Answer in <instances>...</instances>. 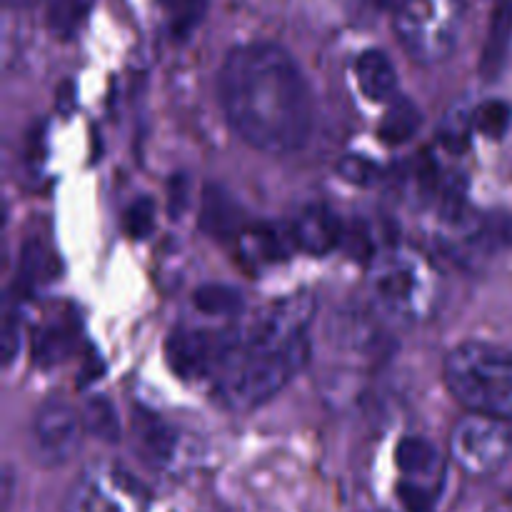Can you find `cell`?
<instances>
[{"label": "cell", "mask_w": 512, "mask_h": 512, "mask_svg": "<svg viewBox=\"0 0 512 512\" xmlns=\"http://www.w3.org/2000/svg\"><path fill=\"white\" fill-rule=\"evenodd\" d=\"M145 485L113 463H95L83 470L65 500V512H148Z\"/></svg>", "instance_id": "52a82bcc"}, {"label": "cell", "mask_w": 512, "mask_h": 512, "mask_svg": "<svg viewBox=\"0 0 512 512\" xmlns=\"http://www.w3.org/2000/svg\"><path fill=\"white\" fill-rule=\"evenodd\" d=\"M390 10L400 45L418 63H440L458 45L465 0H395Z\"/></svg>", "instance_id": "5b68a950"}, {"label": "cell", "mask_w": 512, "mask_h": 512, "mask_svg": "<svg viewBox=\"0 0 512 512\" xmlns=\"http://www.w3.org/2000/svg\"><path fill=\"white\" fill-rule=\"evenodd\" d=\"M470 130L475 128H473V118H470L468 113H450L448 120H445L443 130H440V140H443L450 150L460 153V150L468 145Z\"/></svg>", "instance_id": "cb8c5ba5"}, {"label": "cell", "mask_w": 512, "mask_h": 512, "mask_svg": "<svg viewBox=\"0 0 512 512\" xmlns=\"http://www.w3.org/2000/svg\"><path fill=\"white\" fill-rule=\"evenodd\" d=\"M95 0H50L48 28L55 38L73 40L88 23Z\"/></svg>", "instance_id": "5bb4252c"}, {"label": "cell", "mask_w": 512, "mask_h": 512, "mask_svg": "<svg viewBox=\"0 0 512 512\" xmlns=\"http://www.w3.org/2000/svg\"><path fill=\"white\" fill-rule=\"evenodd\" d=\"M220 105L235 133L268 155L303 148L313 130V93L298 63L275 43L238 45L218 75Z\"/></svg>", "instance_id": "6da1fadb"}, {"label": "cell", "mask_w": 512, "mask_h": 512, "mask_svg": "<svg viewBox=\"0 0 512 512\" xmlns=\"http://www.w3.org/2000/svg\"><path fill=\"white\" fill-rule=\"evenodd\" d=\"M18 345H20V325L15 323L13 313L5 315V325H3V360L10 363L18 353Z\"/></svg>", "instance_id": "484cf974"}, {"label": "cell", "mask_w": 512, "mask_h": 512, "mask_svg": "<svg viewBox=\"0 0 512 512\" xmlns=\"http://www.w3.org/2000/svg\"><path fill=\"white\" fill-rule=\"evenodd\" d=\"M75 340V328L68 323H55L38 333L35 340V360L40 365H53L70 353Z\"/></svg>", "instance_id": "d6986e66"}, {"label": "cell", "mask_w": 512, "mask_h": 512, "mask_svg": "<svg viewBox=\"0 0 512 512\" xmlns=\"http://www.w3.org/2000/svg\"><path fill=\"white\" fill-rule=\"evenodd\" d=\"M420 123H423L420 110L415 108L410 100L395 98L393 105L388 108V113H385L380 133H383V138L388 140V143H405V140L413 138L415 130L420 128Z\"/></svg>", "instance_id": "ac0fdd59"}, {"label": "cell", "mask_w": 512, "mask_h": 512, "mask_svg": "<svg viewBox=\"0 0 512 512\" xmlns=\"http://www.w3.org/2000/svg\"><path fill=\"white\" fill-rule=\"evenodd\" d=\"M450 458L470 478H490L512 460L510 420L468 413L450 433Z\"/></svg>", "instance_id": "8992f818"}, {"label": "cell", "mask_w": 512, "mask_h": 512, "mask_svg": "<svg viewBox=\"0 0 512 512\" xmlns=\"http://www.w3.org/2000/svg\"><path fill=\"white\" fill-rule=\"evenodd\" d=\"M193 305L210 318H230L243 310V295L228 285H203L195 290Z\"/></svg>", "instance_id": "e0dca14e"}, {"label": "cell", "mask_w": 512, "mask_h": 512, "mask_svg": "<svg viewBox=\"0 0 512 512\" xmlns=\"http://www.w3.org/2000/svg\"><path fill=\"white\" fill-rule=\"evenodd\" d=\"M205 230L215 235H230L240 230V210L225 193H208L205 198Z\"/></svg>", "instance_id": "ffe728a7"}, {"label": "cell", "mask_w": 512, "mask_h": 512, "mask_svg": "<svg viewBox=\"0 0 512 512\" xmlns=\"http://www.w3.org/2000/svg\"><path fill=\"white\" fill-rule=\"evenodd\" d=\"M318 303L295 293L260 310L233 333L230 348L215 373L220 403L230 410H253L280 393L310 353L308 330Z\"/></svg>", "instance_id": "7a4b0ae2"}, {"label": "cell", "mask_w": 512, "mask_h": 512, "mask_svg": "<svg viewBox=\"0 0 512 512\" xmlns=\"http://www.w3.org/2000/svg\"><path fill=\"white\" fill-rule=\"evenodd\" d=\"M395 463H398L400 473L418 488H425L428 480L438 478L440 468H443L438 448L430 440L418 438V435H408V438L400 440Z\"/></svg>", "instance_id": "4fadbf2b"}, {"label": "cell", "mask_w": 512, "mask_h": 512, "mask_svg": "<svg viewBox=\"0 0 512 512\" xmlns=\"http://www.w3.org/2000/svg\"><path fill=\"white\" fill-rule=\"evenodd\" d=\"M233 333H205V330H175L168 340V360L180 378L215 375L220 360L230 348Z\"/></svg>", "instance_id": "9c48e42d"}, {"label": "cell", "mask_w": 512, "mask_h": 512, "mask_svg": "<svg viewBox=\"0 0 512 512\" xmlns=\"http://www.w3.org/2000/svg\"><path fill=\"white\" fill-rule=\"evenodd\" d=\"M510 40H512V3H503L498 8V13H495L488 45H485L483 73L488 75V78H495V73L503 68V60L505 55H508Z\"/></svg>", "instance_id": "9a60e30c"}, {"label": "cell", "mask_w": 512, "mask_h": 512, "mask_svg": "<svg viewBox=\"0 0 512 512\" xmlns=\"http://www.w3.org/2000/svg\"><path fill=\"white\" fill-rule=\"evenodd\" d=\"M80 415H83L85 433L95 435L103 443H118L123 430H120V418L108 398H103V395L88 398V403L83 405Z\"/></svg>", "instance_id": "2e32d148"}, {"label": "cell", "mask_w": 512, "mask_h": 512, "mask_svg": "<svg viewBox=\"0 0 512 512\" xmlns=\"http://www.w3.org/2000/svg\"><path fill=\"white\" fill-rule=\"evenodd\" d=\"M510 120L512 110L508 103H503V100H488V103H483L473 113V128L480 130L485 138L498 140L508 133Z\"/></svg>", "instance_id": "44dd1931"}, {"label": "cell", "mask_w": 512, "mask_h": 512, "mask_svg": "<svg viewBox=\"0 0 512 512\" xmlns=\"http://www.w3.org/2000/svg\"><path fill=\"white\" fill-rule=\"evenodd\" d=\"M133 435L135 448L140 458L150 463L153 468H170L178 460L180 438L165 420L150 413H135L133 418Z\"/></svg>", "instance_id": "30bf717a"}, {"label": "cell", "mask_w": 512, "mask_h": 512, "mask_svg": "<svg viewBox=\"0 0 512 512\" xmlns=\"http://www.w3.org/2000/svg\"><path fill=\"white\" fill-rule=\"evenodd\" d=\"M170 10H173L175 30L185 33L198 23L200 13H203V0H168Z\"/></svg>", "instance_id": "d4e9b609"}, {"label": "cell", "mask_w": 512, "mask_h": 512, "mask_svg": "<svg viewBox=\"0 0 512 512\" xmlns=\"http://www.w3.org/2000/svg\"><path fill=\"white\" fill-rule=\"evenodd\" d=\"M155 225V203L150 198H138L123 215V228L130 238H148Z\"/></svg>", "instance_id": "7402d4cb"}, {"label": "cell", "mask_w": 512, "mask_h": 512, "mask_svg": "<svg viewBox=\"0 0 512 512\" xmlns=\"http://www.w3.org/2000/svg\"><path fill=\"white\" fill-rule=\"evenodd\" d=\"M245 235V243H248V253L255 255L258 260H275L283 253V238H278V230L270 228H258L250 230Z\"/></svg>", "instance_id": "603a6c76"}, {"label": "cell", "mask_w": 512, "mask_h": 512, "mask_svg": "<svg viewBox=\"0 0 512 512\" xmlns=\"http://www.w3.org/2000/svg\"><path fill=\"white\" fill-rule=\"evenodd\" d=\"M8 3H18L20 5V3H28V0H8Z\"/></svg>", "instance_id": "83f0119b"}, {"label": "cell", "mask_w": 512, "mask_h": 512, "mask_svg": "<svg viewBox=\"0 0 512 512\" xmlns=\"http://www.w3.org/2000/svg\"><path fill=\"white\" fill-rule=\"evenodd\" d=\"M290 235H293V240L305 253L325 255L343 240V225H340V220L328 208L315 205V208H308L300 213Z\"/></svg>", "instance_id": "8fae6325"}, {"label": "cell", "mask_w": 512, "mask_h": 512, "mask_svg": "<svg viewBox=\"0 0 512 512\" xmlns=\"http://www.w3.org/2000/svg\"><path fill=\"white\" fill-rule=\"evenodd\" d=\"M355 80L360 93L373 103H388L398 90V73L395 65L383 50H365L355 60Z\"/></svg>", "instance_id": "7c38bea8"}, {"label": "cell", "mask_w": 512, "mask_h": 512, "mask_svg": "<svg viewBox=\"0 0 512 512\" xmlns=\"http://www.w3.org/2000/svg\"><path fill=\"white\" fill-rule=\"evenodd\" d=\"M83 415L63 398H50L35 410L30 423V455L43 468H60L78 455L83 443Z\"/></svg>", "instance_id": "ba28073f"}, {"label": "cell", "mask_w": 512, "mask_h": 512, "mask_svg": "<svg viewBox=\"0 0 512 512\" xmlns=\"http://www.w3.org/2000/svg\"><path fill=\"white\" fill-rule=\"evenodd\" d=\"M343 173L345 178L355 180V183H368V180L375 178V168L368 163V160H358L350 158L343 163Z\"/></svg>", "instance_id": "4316f807"}, {"label": "cell", "mask_w": 512, "mask_h": 512, "mask_svg": "<svg viewBox=\"0 0 512 512\" xmlns=\"http://www.w3.org/2000/svg\"><path fill=\"white\" fill-rule=\"evenodd\" d=\"M445 385L470 413L512 420V350L460 343L445 358Z\"/></svg>", "instance_id": "277c9868"}, {"label": "cell", "mask_w": 512, "mask_h": 512, "mask_svg": "<svg viewBox=\"0 0 512 512\" xmlns=\"http://www.w3.org/2000/svg\"><path fill=\"white\" fill-rule=\"evenodd\" d=\"M373 308L393 325L415 328L428 323L440 305L438 270L413 248H388L375 255L368 270Z\"/></svg>", "instance_id": "3957f363"}]
</instances>
